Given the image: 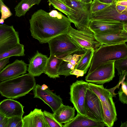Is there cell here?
Masks as SVG:
<instances>
[{
    "mask_svg": "<svg viewBox=\"0 0 127 127\" xmlns=\"http://www.w3.org/2000/svg\"><path fill=\"white\" fill-rule=\"evenodd\" d=\"M118 92L119 100L124 104H127V81L122 82Z\"/></svg>",
    "mask_w": 127,
    "mask_h": 127,
    "instance_id": "obj_31",
    "label": "cell"
},
{
    "mask_svg": "<svg viewBox=\"0 0 127 127\" xmlns=\"http://www.w3.org/2000/svg\"><path fill=\"white\" fill-rule=\"evenodd\" d=\"M93 0H81V2L84 4H90Z\"/></svg>",
    "mask_w": 127,
    "mask_h": 127,
    "instance_id": "obj_41",
    "label": "cell"
},
{
    "mask_svg": "<svg viewBox=\"0 0 127 127\" xmlns=\"http://www.w3.org/2000/svg\"><path fill=\"white\" fill-rule=\"evenodd\" d=\"M70 73V75H74L76 76L77 78L80 76H82L84 74L83 71L75 68L71 71Z\"/></svg>",
    "mask_w": 127,
    "mask_h": 127,
    "instance_id": "obj_36",
    "label": "cell"
},
{
    "mask_svg": "<svg viewBox=\"0 0 127 127\" xmlns=\"http://www.w3.org/2000/svg\"><path fill=\"white\" fill-rule=\"evenodd\" d=\"M89 83L83 80H77L70 86V100L77 112L86 116L85 109V101Z\"/></svg>",
    "mask_w": 127,
    "mask_h": 127,
    "instance_id": "obj_7",
    "label": "cell"
},
{
    "mask_svg": "<svg viewBox=\"0 0 127 127\" xmlns=\"http://www.w3.org/2000/svg\"><path fill=\"white\" fill-rule=\"evenodd\" d=\"M1 0L3 1V0ZM0 13H1V11L0 7Z\"/></svg>",
    "mask_w": 127,
    "mask_h": 127,
    "instance_id": "obj_45",
    "label": "cell"
},
{
    "mask_svg": "<svg viewBox=\"0 0 127 127\" xmlns=\"http://www.w3.org/2000/svg\"><path fill=\"white\" fill-rule=\"evenodd\" d=\"M115 0L116 1H120V0Z\"/></svg>",
    "mask_w": 127,
    "mask_h": 127,
    "instance_id": "obj_47",
    "label": "cell"
},
{
    "mask_svg": "<svg viewBox=\"0 0 127 127\" xmlns=\"http://www.w3.org/2000/svg\"><path fill=\"white\" fill-rule=\"evenodd\" d=\"M116 3L122 5L127 6V0H123L116 1Z\"/></svg>",
    "mask_w": 127,
    "mask_h": 127,
    "instance_id": "obj_39",
    "label": "cell"
},
{
    "mask_svg": "<svg viewBox=\"0 0 127 127\" xmlns=\"http://www.w3.org/2000/svg\"><path fill=\"white\" fill-rule=\"evenodd\" d=\"M36 85L34 77L29 73L0 82V93L11 99L25 95L33 90Z\"/></svg>",
    "mask_w": 127,
    "mask_h": 127,
    "instance_id": "obj_2",
    "label": "cell"
},
{
    "mask_svg": "<svg viewBox=\"0 0 127 127\" xmlns=\"http://www.w3.org/2000/svg\"><path fill=\"white\" fill-rule=\"evenodd\" d=\"M24 106L18 101L11 99L3 100L0 102V112L8 118L22 117Z\"/></svg>",
    "mask_w": 127,
    "mask_h": 127,
    "instance_id": "obj_17",
    "label": "cell"
},
{
    "mask_svg": "<svg viewBox=\"0 0 127 127\" xmlns=\"http://www.w3.org/2000/svg\"><path fill=\"white\" fill-rule=\"evenodd\" d=\"M27 65L24 61L16 59L6 66L0 72V82L14 78L26 73Z\"/></svg>",
    "mask_w": 127,
    "mask_h": 127,
    "instance_id": "obj_14",
    "label": "cell"
},
{
    "mask_svg": "<svg viewBox=\"0 0 127 127\" xmlns=\"http://www.w3.org/2000/svg\"><path fill=\"white\" fill-rule=\"evenodd\" d=\"M86 49H83L64 58L59 67L58 71V75L59 76L63 75L66 77L70 75V72L75 68L78 61L84 53Z\"/></svg>",
    "mask_w": 127,
    "mask_h": 127,
    "instance_id": "obj_19",
    "label": "cell"
},
{
    "mask_svg": "<svg viewBox=\"0 0 127 127\" xmlns=\"http://www.w3.org/2000/svg\"><path fill=\"white\" fill-rule=\"evenodd\" d=\"M85 109L87 116L96 121L103 122L101 101L89 87L87 89L86 94Z\"/></svg>",
    "mask_w": 127,
    "mask_h": 127,
    "instance_id": "obj_8",
    "label": "cell"
},
{
    "mask_svg": "<svg viewBox=\"0 0 127 127\" xmlns=\"http://www.w3.org/2000/svg\"><path fill=\"white\" fill-rule=\"evenodd\" d=\"M121 126H120L121 127H127V122L126 121L125 122H124L123 123H122V122H121Z\"/></svg>",
    "mask_w": 127,
    "mask_h": 127,
    "instance_id": "obj_43",
    "label": "cell"
},
{
    "mask_svg": "<svg viewBox=\"0 0 127 127\" xmlns=\"http://www.w3.org/2000/svg\"><path fill=\"white\" fill-rule=\"evenodd\" d=\"M8 120V118L5 116L0 122V127H6Z\"/></svg>",
    "mask_w": 127,
    "mask_h": 127,
    "instance_id": "obj_38",
    "label": "cell"
},
{
    "mask_svg": "<svg viewBox=\"0 0 127 127\" xmlns=\"http://www.w3.org/2000/svg\"><path fill=\"white\" fill-rule=\"evenodd\" d=\"M110 4L103 3L98 0H93L90 4V12L91 13H93L102 10Z\"/></svg>",
    "mask_w": 127,
    "mask_h": 127,
    "instance_id": "obj_30",
    "label": "cell"
},
{
    "mask_svg": "<svg viewBox=\"0 0 127 127\" xmlns=\"http://www.w3.org/2000/svg\"><path fill=\"white\" fill-rule=\"evenodd\" d=\"M23 124L22 117H14L8 118L6 127H22Z\"/></svg>",
    "mask_w": 127,
    "mask_h": 127,
    "instance_id": "obj_32",
    "label": "cell"
},
{
    "mask_svg": "<svg viewBox=\"0 0 127 127\" xmlns=\"http://www.w3.org/2000/svg\"><path fill=\"white\" fill-rule=\"evenodd\" d=\"M43 117L49 127H63V125L55 119L53 113L45 110L43 111Z\"/></svg>",
    "mask_w": 127,
    "mask_h": 127,
    "instance_id": "obj_28",
    "label": "cell"
},
{
    "mask_svg": "<svg viewBox=\"0 0 127 127\" xmlns=\"http://www.w3.org/2000/svg\"><path fill=\"white\" fill-rule=\"evenodd\" d=\"M76 1H78L80 2H81V0H75Z\"/></svg>",
    "mask_w": 127,
    "mask_h": 127,
    "instance_id": "obj_46",
    "label": "cell"
},
{
    "mask_svg": "<svg viewBox=\"0 0 127 127\" xmlns=\"http://www.w3.org/2000/svg\"><path fill=\"white\" fill-rule=\"evenodd\" d=\"M5 117L0 112V122Z\"/></svg>",
    "mask_w": 127,
    "mask_h": 127,
    "instance_id": "obj_42",
    "label": "cell"
},
{
    "mask_svg": "<svg viewBox=\"0 0 127 127\" xmlns=\"http://www.w3.org/2000/svg\"><path fill=\"white\" fill-rule=\"evenodd\" d=\"M34 98L42 100L48 105L54 113L62 104V99L60 95H56L44 84L42 86L36 84L33 89Z\"/></svg>",
    "mask_w": 127,
    "mask_h": 127,
    "instance_id": "obj_10",
    "label": "cell"
},
{
    "mask_svg": "<svg viewBox=\"0 0 127 127\" xmlns=\"http://www.w3.org/2000/svg\"><path fill=\"white\" fill-rule=\"evenodd\" d=\"M48 58L46 55L37 51L30 60L27 70L29 73L35 77L44 73Z\"/></svg>",
    "mask_w": 127,
    "mask_h": 127,
    "instance_id": "obj_18",
    "label": "cell"
},
{
    "mask_svg": "<svg viewBox=\"0 0 127 127\" xmlns=\"http://www.w3.org/2000/svg\"><path fill=\"white\" fill-rule=\"evenodd\" d=\"M24 48L23 45L19 43L11 49L0 54V60L13 56H24Z\"/></svg>",
    "mask_w": 127,
    "mask_h": 127,
    "instance_id": "obj_26",
    "label": "cell"
},
{
    "mask_svg": "<svg viewBox=\"0 0 127 127\" xmlns=\"http://www.w3.org/2000/svg\"><path fill=\"white\" fill-rule=\"evenodd\" d=\"M116 8L117 11L120 13L127 12V6L120 5L116 3Z\"/></svg>",
    "mask_w": 127,
    "mask_h": 127,
    "instance_id": "obj_35",
    "label": "cell"
},
{
    "mask_svg": "<svg viewBox=\"0 0 127 127\" xmlns=\"http://www.w3.org/2000/svg\"><path fill=\"white\" fill-rule=\"evenodd\" d=\"M3 1L1 0L0 1L1 13V18L4 20L11 16L12 14L9 8L4 4Z\"/></svg>",
    "mask_w": 127,
    "mask_h": 127,
    "instance_id": "obj_33",
    "label": "cell"
},
{
    "mask_svg": "<svg viewBox=\"0 0 127 127\" xmlns=\"http://www.w3.org/2000/svg\"><path fill=\"white\" fill-rule=\"evenodd\" d=\"M94 50L92 49H86L78 61L75 69L83 71L85 74L90 66Z\"/></svg>",
    "mask_w": 127,
    "mask_h": 127,
    "instance_id": "obj_24",
    "label": "cell"
},
{
    "mask_svg": "<svg viewBox=\"0 0 127 127\" xmlns=\"http://www.w3.org/2000/svg\"><path fill=\"white\" fill-rule=\"evenodd\" d=\"M94 34L96 40L101 44L116 45L125 43L127 41V30L125 29L109 33Z\"/></svg>",
    "mask_w": 127,
    "mask_h": 127,
    "instance_id": "obj_15",
    "label": "cell"
},
{
    "mask_svg": "<svg viewBox=\"0 0 127 127\" xmlns=\"http://www.w3.org/2000/svg\"><path fill=\"white\" fill-rule=\"evenodd\" d=\"M41 0H22L15 8V15L20 17L24 16L33 5H38Z\"/></svg>",
    "mask_w": 127,
    "mask_h": 127,
    "instance_id": "obj_25",
    "label": "cell"
},
{
    "mask_svg": "<svg viewBox=\"0 0 127 127\" xmlns=\"http://www.w3.org/2000/svg\"><path fill=\"white\" fill-rule=\"evenodd\" d=\"M71 55L69 54L50 55L48 58L44 73L50 78H59L58 71L60 65L64 58Z\"/></svg>",
    "mask_w": 127,
    "mask_h": 127,
    "instance_id": "obj_22",
    "label": "cell"
},
{
    "mask_svg": "<svg viewBox=\"0 0 127 127\" xmlns=\"http://www.w3.org/2000/svg\"><path fill=\"white\" fill-rule=\"evenodd\" d=\"M114 66L117 70L118 75L121 74L123 71H127V57L115 60Z\"/></svg>",
    "mask_w": 127,
    "mask_h": 127,
    "instance_id": "obj_29",
    "label": "cell"
},
{
    "mask_svg": "<svg viewBox=\"0 0 127 127\" xmlns=\"http://www.w3.org/2000/svg\"><path fill=\"white\" fill-rule=\"evenodd\" d=\"M105 126L103 122L93 120L78 113L71 121L63 125V127H104Z\"/></svg>",
    "mask_w": 127,
    "mask_h": 127,
    "instance_id": "obj_21",
    "label": "cell"
},
{
    "mask_svg": "<svg viewBox=\"0 0 127 127\" xmlns=\"http://www.w3.org/2000/svg\"><path fill=\"white\" fill-rule=\"evenodd\" d=\"M10 58V57H8L0 60V72L9 62Z\"/></svg>",
    "mask_w": 127,
    "mask_h": 127,
    "instance_id": "obj_37",
    "label": "cell"
},
{
    "mask_svg": "<svg viewBox=\"0 0 127 127\" xmlns=\"http://www.w3.org/2000/svg\"><path fill=\"white\" fill-rule=\"evenodd\" d=\"M75 109L74 107L62 104L53 113V116L59 123L65 124L70 122L74 117Z\"/></svg>",
    "mask_w": 127,
    "mask_h": 127,
    "instance_id": "obj_23",
    "label": "cell"
},
{
    "mask_svg": "<svg viewBox=\"0 0 127 127\" xmlns=\"http://www.w3.org/2000/svg\"><path fill=\"white\" fill-rule=\"evenodd\" d=\"M89 28L94 33H106L127 30V23L114 21L90 19Z\"/></svg>",
    "mask_w": 127,
    "mask_h": 127,
    "instance_id": "obj_9",
    "label": "cell"
},
{
    "mask_svg": "<svg viewBox=\"0 0 127 127\" xmlns=\"http://www.w3.org/2000/svg\"><path fill=\"white\" fill-rule=\"evenodd\" d=\"M89 88L98 96L101 103L106 105L114 114L117 115L113 95L103 84L98 85L89 83Z\"/></svg>",
    "mask_w": 127,
    "mask_h": 127,
    "instance_id": "obj_16",
    "label": "cell"
},
{
    "mask_svg": "<svg viewBox=\"0 0 127 127\" xmlns=\"http://www.w3.org/2000/svg\"><path fill=\"white\" fill-rule=\"evenodd\" d=\"M115 60L108 61L99 65L85 77L86 81L96 84H103L115 77Z\"/></svg>",
    "mask_w": 127,
    "mask_h": 127,
    "instance_id": "obj_6",
    "label": "cell"
},
{
    "mask_svg": "<svg viewBox=\"0 0 127 127\" xmlns=\"http://www.w3.org/2000/svg\"><path fill=\"white\" fill-rule=\"evenodd\" d=\"M18 32L13 26L0 24V54L20 43Z\"/></svg>",
    "mask_w": 127,
    "mask_h": 127,
    "instance_id": "obj_11",
    "label": "cell"
},
{
    "mask_svg": "<svg viewBox=\"0 0 127 127\" xmlns=\"http://www.w3.org/2000/svg\"><path fill=\"white\" fill-rule=\"evenodd\" d=\"M126 57H127V46L126 43L112 45L101 44L94 50L88 73L108 61H115Z\"/></svg>",
    "mask_w": 127,
    "mask_h": 127,
    "instance_id": "obj_3",
    "label": "cell"
},
{
    "mask_svg": "<svg viewBox=\"0 0 127 127\" xmlns=\"http://www.w3.org/2000/svg\"><path fill=\"white\" fill-rule=\"evenodd\" d=\"M116 2L102 10L91 13L90 19L114 20L127 23V12L119 13L116 9Z\"/></svg>",
    "mask_w": 127,
    "mask_h": 127,
    "instance_id": "obj_13",
    "label": "cell"
},
{
    "mask_svg": "<svg viewBox=\"0 0 127 127\" xmlns=\"http://www.w3.org/2000/svg\"><path fill=\"white\" fill-rule=\"evenodd\" d=\"M4 20L3 19L1 18L0 19V24H4Z\"/></svg>",
    "mask_w": 127,
    "mask_h": 127,
    "instance_id": "obj_44",
    "label": "cell"
},
{
    "mask_svg": "<svg viewBox=\"0 0 127 127\" xmlns=\"http://www.w3.org/2000/svg\"><path fill=\"white\" fill-rule=\"evenodd\" d=\"M60 0L75 10L74 14L67 18L71 23L74 24L77 30L89 33H94L88 27L91 18L90 4H84L75 0Z\"/></svg>",
    "mask_w": 127,
    "mask_h": 127,
    "instance_id": "obj_4",
    "label": "cell"
},
{
    "mask_svg": "<svg viewBox=\"0 0 127 127\" xmlns=\"http://www.w3.org/2000/svg\"><path fill=\"white\" fill-rule=\"evenodd\" d=\"M22 127H49L41 109L35 108L23 118Z\"/></svg>",
    "mask_w": 127,
    "mask_h": 127,
    "instance_id": "obj_20",
    "label": "cell"
},
{
    "mask_svg": "<svg viewBox=\"0 0 127 127\" xmlns=\"http://www.w3.org/2000/svg\"><path fill=\"white\" fill-rule=\"evenodd\" d=\"M67 33L82 49H92L95 50L101 45L96 40L94 33H89L75 29L71 26Z\"/></svg>",
    "mask_w": 127,
    "mask_h": 127,
    "instance_id": "obj_12",
    "label": "cell"
},
{
    "mask_svg": "<svg viewBox=\"0 0 127 127\" xmlns=\"http://www.w3.org/2000/svg\"><path fill=\"white\" fill-rule=\"evenodd\" d=\"M48 0L49 4L65 14L67 17L73 15L75 13V10L68 7L60 0Z\"/></svg>",
    "mask_w": 127,
    "mask_h": 127,
    "instance_id": "obj_27",
    "label": "cell"
},
{
    "mask_svg": "<svg viewBox=\"0 0 127 127\" xmlns=\"http://www.w3.org/2000/svg\"><path fill=\"white\" fill-rule=\"evenodd\" d=\"M100 2L106 3L111 4L116 1L115 0H98Z\"/></svg>",
    "mask_w": 127,
    "mask_h": 127,
    "instance_id": "obj_40",
    "label": "cell"
},
{
    "mask_svg": "<svg viewBox=\"0 0 127 127\" xmlns=\"http://www.w3.org/2000/svg\"><path fill=\"white\" fill-rule=\"evenodd\" d=\"M29 22L31 35L41 44L67 33L71 26L68 18L56 10L48 12L38 10L32 15Z\"/></svg>",
    "mask_w": 127,
    "mask_h": 127,
    "instance_id": "obj_1",
    "label": "cell"
},
{
    "mask_svg": "<svg viewBox=\"0 0 127 127\" xmlns=\"http://www.w3.org/2000/svg\"><path fill=\"white\" fill-rule=\"evenodd\" d=\"M127 71H123L122 73L120 75L119 81L117 85L113 88L108 89L112 94L113 97L115 96L116 95L114 93L115 90L117 88H118L120 84L124 81L127 77Z\"/></svg>",
    "mask_w": 127,
    "mask_h": 127,
    "instance_id": "obj_34",
    "label": "cell"
},
{
    "mask_svg": "<svg viewBox=\"0 0 127 127\" xmlns=\"http://www.w3.org/2000/svg\"><path fill=\"white\" fill-rule=\"evenodd\" d=\"M47 43L50 50V55L72 54L84 49L75 43L67 32L53 38Z\"/></svg>",
    "mask_w": 127,
    "mask_h": 127,
    "instance_id": "obj_5",
    "label": "cell"
}]
</instances>
